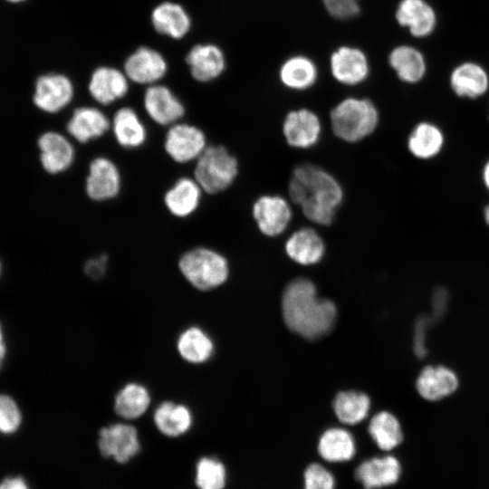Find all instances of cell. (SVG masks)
I'll list each match as a JSON object with an SVG mask.
<instances>
[{"label": "cell", "instance_id": "cell-1", "mask_svg": "<svg viewBox=\"0 0 489 489\" xmlns=\"http://www.w3.org/2000/svg\"><path fill=\"white\" fill-rule=\"evenodd\" d=\"M287 197L314 226H331L341 207L344 187L321 166L303 162L295 166L287 184Z\"/></svg>", "mask_w": 489, "mask_h": 489}, {"label": "cell", "instance_id": "cell-2", "mask_svg": "<svg viewBox=\"0 0 489 489\" xmlns=\"http://www.w3.org/2000/svg\"><path fill=\"white\" fill-rule=\"evenodd\" d=\"M282 312L286 326L308 340H317L330 333L337 318L335 304L320 299L314 283L303 277L295 278L286 285Z\"/></svg>", "mask_w": 489, "mask_h": 489}, {"label": "cell", "instance_id": "cell-3", "mask_svg": "<svg viewBox=\"0 0 489 489\" xmlns=\"http://www.w3.org/2000/svg\"><path fill=\"white\" fill-rule=\"evenodd\" d=\"M329 121L336 139L347 144H357L376 132L380 114L371 100L350 96L331 108Z\"/></svg>", "mask_w": 489, "mask_h": 489}, {"label": "cell", "instance_id": "cell-4", "mask_svg": "<svg viewBox=\"0 0 489 489\" xmlns=\"http://www.w3.org/2000/svg\"><path fill=\"white\" fill-rule=\"evenodd\" d=\"M239 174L237 158L223 145H209L197 158L194 178L210 195L228 189Z\"/></svg>", "mask_w": 489, "mask_h": 489}, {"label": "cell", "instance_id": "cell-5", "mask_svg": "<svg viewBox=\"0 0 489 489\" xmlns=\"http://www.w3.org/2000/svg\"><path fill=\"white\" fill-rule=\"evenodd\" d=\"M178 268L185 279L199 291H210L222 285L229 275L227 259L207 247H196L184 253Z\"/></svg>", "mask_w": 489, "mask_h": 489}, {"label": "cell", "instance_id": "cell-6", "mask_svg": "<svg viewBox=\"0 0 489 489\" xmlns=\"http://www.w3.org/2000/svg\"><path fill=\"white\" fill-rule=\"evenodd\" d=\"M251 215L261 235L276 238L284 235L292 222V203L283 195L264 193L254 200Z\"/></svg>", "mask_w": 489, "mask_h": 489}, {"label": "cell", "instance_id": "cell-7", "mask_svg": "<svg viewBox=\"0 0 489 489\" xmlns=\"http://www.w3.org/2000/svg\"><path fill=\"white\" fill-rule=\"evenodd\" d=\"M282 135L285 143L293 149L308 150L321 140L323 123L320 115L309 108L289 110L283 119Z\"/></svg>", "mask_w": 489, "mask_h": 489}, {"label": "cell", "instance_id": "cell-8", "mask_svg": "<svg viewBox=\"0 0 489 489\" xmlns=\"http://www.w3.org/2000/svg\"><path fill=\"white\" fill-rule=\"evenodd\" d=\"M460 384V377L453 368L445 364H427L418 372L415 388L422 399L436 403L455 395Z\"/></svg>", "mask_w": 489, "mask_h": 489}, {"label": "cell", "instance_id": "cell-9", "mask_svg": "<svg viewBox=\"0 0 489 489\" xmlns=\"http://www.w3.org/2000/svg\"><path fill=\"white\" fill-rule=\"evenodd\" d=\"M206 147L204 131L191 124L177 122L170 126L165 136V151L177 163L197 160Z\"/></svg>", "mask_w": 489, "mask_h": 489}, {"label": "cell", "instance_id": "cell-10", "mask_svg": "<svg viewBox=\"0 0 489 489\" xmlns=\"http://www.w3.org/2000/svg\"><path fill=\"white\" fill-rule=\"evenodd\" d=\"M98 446L103 456L112 457L119 463L128 462L140 449L137 429L126 423H115L101 428Z\"/></svg>", "mask_w": 489, "mask_h": 489}, {"label": "cell", "instance_id": "cell-11", "mask_svg": "<svg viewBox=\"0 0 489 489\" xmlns=\"http://www.w3.org/2000/svg\"><path fill=\"white\" fill-rule=\"evenodd\" d=\"M283 247L292 261L305 266L320 263L326 253L324 238L312 225L292 231L285 239Z\"/></svg>", "mask_w": 489, "mask_h": 489}, {"label": "cell", "instance_id": "cell-12", "mask_svg": "<svg viewBox=\"0 0 489 489\" xmlns=\"http://www.w3.org/2000/svg\"><path fill=\"white\" fill-rule=\"evenodd\" d=\"M120 187V173L112 160L97 157L91 161L85 180V192L90 199L97 202L110 200L119 195Z\"/></svg>", "mask_w": 489, "mask_h": 489}, {"label": "cell", "instance_id": "cell-13", "mask_svg": "<svg viewBox=\"0 0 489 489\" xmlns=\"http://www.w3.org/2000/svg\"><path fill=\"white\" fill-rule=\"evenodd\" d=\"M333 78L345 86H357L369 74V64L365 53L354 47L342 46L332 53L330 59Z\"/></svg>", "mask_w": 489, "mask_h": 489}, {"label": "cell", "instance_id": "cell-14", "mask_svg": "<svg viewBox=\"0 0 489 489\" xmlns=\"http://www.w3.org/2000/svg\"><path fill=\"white\" fill-rule=\"evenodd\" d=\"M72 96L73 87L66 76L46 74L36 81L34 102L40 110L55 113L65 108Z\"/></svg>", "mask_w": 489, "mask_h": 489}, {"label": "cell", "instance_id": "cell-15", "mask_svg": "<svg viewBox=\"0 0 489 489\" xmlns=\"http://www.w3.org/2000/svg\"><path fill=\"white\" fill-rule=\"evenodd\" d=\"M144 108L149 117L161 126H171L185 114V107L180 101L162 85H153L146 90Z\"/></svg>", "mask_w": 489, "mask_h": 489}, {"label": "cell", "instance_id": "cell-16", "mask_svg": "<svg viewBox=\"0 0 489 489\" xmlns=\"http://www.w3.org/2000/svg\"><path fill=\"white\" fill-rule=\"evenodd\" d=\"M41 151L40 159L44 170L50 174H59L67 170L75 158L72 144L63 135L47 131L38 139Z\"/></svg>", "mask_w": 489, "mask_h": 489}, {"label": "cell", "instance_id": "cell-17", "mask_svg": "<svg viewBox=\"0 0 489 489\" xmlns=\"http://www.w3.org/2000/svg\"><path fill=\"white\" fill-rule=\"evenodd\" d=\"M110 127L108 117L94 107L77 108L66 125L68 133L82 144L103 136Z\"/></svg>", "mask_w": 489, "mask_h": 489}, {"label": "cell", "instance_id": "cell-18", "mask_svg": "<svg viewBox=\"0 0 489 489\" xmlns=\"http://www.w3.org/2000/svg\"><path fill=\"white\" fill-rule=\"evenodd\" d=\"M398 23L415 37L429 35L436 24V13L425 0H401L396 11Z\"/></svg>", "mask_w": 489, "mask_h": 489}, {"label": "cell", "instance_id": "cell-19", "mask_svg": "<svg viewBox=\"0 0 489 489\" xmlns=\"http://www.w3.org/2000/svg\"><path fill=\"white\" fill-rule=\"evenodd\" d=\"M202 192L204 191L195 178L179 177L165 193V206L174 216H189L198 208Z\"/></svg>", "mask_w": 489, "mask_h": 489}, {"label": "cell", "instance_id": "cell-20", "mask_svg": "<svg viewBox=\"0 0 489 489\" xmlns=\"http://www.w3.org/2000/svg\"><path fill=\"white\" fill-rule=\"evenodd\" d=\"M400 473L398 459L388 455L364 461L356 469L355 476L365 489H376L395 484Z\"/></svg>", "mask_w": 489, "mask_h": 489}, {"label": "cell", "instance_id": "cell-21", "mask_svg": "<svg viewBox=\"0 0 489 489\" xmlns=\"http://www.w3.org/2000/svg\"><path fill=\"white\" fill-rule=\"evenodd\" d=\"M167 65L163 57L151 49L139 48L125 62V72L133 82L153 83L162 78Z\"/></svg>", "mask_w": 489, "mask_h": 489}, {"label": "cell", "instance_id": "cell-22", "mask_svg": "<svg viewBox=\"0 0 489 489\" xmlns=\"http://www.w3.org/2000/svg\"><path fill=\"white\" fill-rule=\"evenodd\" d=\"M444 145L445 135L442 129L429 121L416 124L407 139L408 152L421 160L436 158L442 151Z\"/></svg>", "mask_w": 489, "mask_h": 489}, {"label": "cell", "instance_id": "cell-23", "mask_svg": "<svg viewBox=\"0 0 489 489\" xmlns=\"http://www.w3.org/2000/svg\"><path fill=\"white\" fill-rule=\"evenodd\" d=\"M450 86L459 97L476 99L489 89L486 71L475 62H464L456 66L450 75Z\"/></svg>", "mask_w": 489, "mask_h": 489}, {"label": "cell", "instance_id": "cell-24", "mask_svg": "<svg viewBox=\"0 0 489 489\" xmlns=\"http://www.w3.org/2000/svg\"><path fill=\"white\" fill-rule=\"evenodd\" d=\"M89 91L96 101L108 105L127 94L128 82L120 71L100 67L91 75Z\"/></svg>", "mask_w": 489, "mask_h": 489}, {"label": "cell", "instance_id": "cell-25", "mask_svg": "<svg viewBox=\"0 0 489 489\" xmlns=\"http://www.w3.org/2000/svg\"><path fill=\"white\" fill-rule=\"evenodd\" d=\"M153 421L161 434L177 437L191 428L193 415L186 405L167 400L161 402L155 409Z\"/></svg>", "mask_w": 489, "mask_h": 489}, {"label": "cell", "instance_id": "cell-26", "mask_svg": "<svg viewBox=\"0 0 489 489\" xmlns=\"http://www.w3.org/2000/svg\"><path fill=\"white\" fill-rule=\"evenodd\" d=\"M192 76L199 82H208L217 78L225 69L222 51L212 44L196 45L187 56Z\"/></svg>", "mask_w": 489, "mask_h": 489}, {"label": "cell", "instance_id": "cell-27", "mask_svg": "<svg viewBox=\"0 0 489 489\" xmlns=\"http://www.w3.org/2000/svg\"><path fill=\"white\" fill-rule=\"evenodd\" d=\"M279 79L284 87L292 91H306L317 82V66L306 56H292L281 65Z\"/></svg>", "mask_w": 489, "mask_h": 489}, {"label": "cell", "instance_id": "cell-28", "mask_svg": "<svg viewBox=\"0 0 489 489\" xmlns=\"http://www.w3.org/2000/svg\"><path fill=\"white\" fill-rule=\"evenodd\" d=\"M116 141L125 149H136L147 139V129L137 112L129 107L119 109L112 119Z\"/></svg>", "mask_w": 489, "mask_h": 489}, {"label": "cell", "instance_id": "cell-29", "mask_svg": "<svg viewBox=\"0 0 489 489\" xmlns=\"http://www.w3.org/2000/svg\"><path fill=\"white\" fill-rule=\"evenodd\" d=\"M151 403L149 389L142 384H125L114 398L115 413L123 419L133 420L143 416Z\"/></svg>", "mask_w": 489, "mask_h": 489}, {"label": "cell", "instance_id": "cell-30", "mask_svg": "<svg viewBox=\"0 0 489 489\" xmlns=\"http://www.w3.org/2000/svg\"><path fill=\"white\" fill-rule=\"evenodd\" d=\"M177 349L185 361L201 364L212 357L215 346L212 339L204 330L197 326H190L179 334Z\"/></svg>", "mask_w": 489, "mask_h": 489}, {"label": "cell", "instance_id": "cell-31", "mask_svg": "<svg viewBox=\"0 0 489 489\" xmlns=\"http://www.w3.org/2000/svg\"><path fill=\"white\" fill-rule=\"evenodd\" d=\"M388 63L398 79L407 83H417L426 73V62L423 54L409 45L394 48L388 56Z\"/></svg>", "mask_w": 489, "mask_h": 489}, {"label": "cell", "instance_id": "cell-32", "mask_svg": "<svg viewBox=\"0 0 489 489\" xmlns=\"http://www.w3.org/2000/svg\"><path fill=\"white\" fill-rule=\"evenodd\" d=\"M318 451L320 455L328 462L348 461L355 454V442L347 430L331 428L321 436Z\"/></svg>", "mask_w": 489, "mask_h": 489}, {"label": "cell", "instance_id": "cell-33", "mask_svg": "<svg viewBox=\"0 0 489 489\" xmlns=\"http://www.w3.org/2000/svg\"><path fill=\"white\" fill-rule=\"evenodd\" d=\"M155 29L173 38L184 36L190 26V20L181 6L172 3H163L152 13Z\"/></svg>", "mask_w": 489, "mask_h": 489}, {"label": "cell", "instance_id": "cell-34", "mask_svg": "<svg viewBox=\"0 0 489 489\" xmlns=\"http://www.w3.org/2000/svg\"><path fill=\"white\" fill-rule=\"evenodd\" d=\"M369 433L377 446L385 451L394 449L403 440L399 420L388 411L379 412L372 417L369 425Z\"/></svg>", "mask_w": 489, "mask_h": 489}, {"label": "cell", "instance_id": "cell-35", "mask_svg": "<svg viewBox=\"0 0 489 489\" xmlns=\"http://www.w3.org/2000/svg\"><path fill=\"white\" fill-rule=\"evenodd\" d=\"M370 406L369 397L359 391H342L334 398L333 409L339 420L347 425H355L368 415Z\"/></svg>", "mask_w": 489, "mask_h": 489}, {"label": "cell", "instance_id": "cell-36", "mask_svg": "<svg viewBox=\"0 0 489 489\" xmlns=\"http://www.w3.org/2000/svg\"><path fill=\"white\" fill-rule=\"evenodd\" d=\"M225 479V468L217 459L203 457L197 462L196 484L199 489H224Z\"/></svg>", "mask_w": 489, "mask_h": 489}, {"label": "cell", "instance_id": "cell-37", "mask_svg": "<svg viewBox=\"0 0 489 489\" xmlns=\"http://www.w3.org/2000/svg\"><path fill=\"white\" fill-rule=\"evenodd\" d=\"M21 421V412L15 401L7 395L0 394V433H14Z\"/></svg>", "mask_w": 489, "mask_h": 489}, {"label": "cell", "instance_id": "cell-38", "mask_svg": "<svg viewBox=\"0 0 489 489\" xmlns=\"http://www.w3.org/2000/svg\"><path fill=\"white\" fill-rule=\"evenodd\" d=\"M304 489H334V478L322 465L312 464L304 472Z\"/></svg>", "mask_w": 489, "mask_h": 489}, {"label": "cell", "instance_id": "cell-39", "mask_svg": "<svg viewBox=\"0 0 489 489\" xmlns=\"http://www.w3.org/2000/svg\"><path fill=\"white\" fill-rule=\"evenodd\" d=\"M328 13L336 19L347 20L360 13L358 0H321Z\"/></svg>", "mask_w": 489, "mask_h": 489}, {"label": "cell", "instance_id": "cell-40", "mask_svg": "<svg viewBox=\"0 0 489 489\" xmlns=\"http://www.w3.org/2000/svg\"><path fill=\"white\" fill-rule=\"evenodd\" d=\"M432 320V318L427 315H422L416 321L413 336V350L418 359L426 358L428 353L427 333Z\"/></svg>", "mask_w": 489, "mask_h": 489}, {"label": "cell", "instance_id": "cell-41", "mask_svg": "<svg viewBox=\"0 0 489 489\" xmlns=\"http://www.w3.org/2000/svg\"><path fill=\"white\" fill-rule=\"evenodd\" d=\"M108 257L101 254L98 257L88 260L84 264V273L93 280H99L105 274Z\"/></svg>", "mask_w": 489, "mask_h": 489}, {"label": "cell", "instance_id": "cell-42", "mask_svg": "<svg viewBox=\"0 0 489 489\" xmlns=\"http://www.w3.org/2000/svg\"><path fill=\"white\" fill-rule=\"evenodd\" d=\"M448 294L445 289H437L434 292L432 297L433 317L432 319L439 318L445 314L446 311Z\"/></svg>", "mask_w": 489, "mask_h": 489}, {"label": "cell", "instance_id": "cell-43", "mask_svg": "<svg viewBox=\"0 0 489 489\" xmlns=\"http://www.w3.org/2000/svg\"><path fill=\"white\" fill-rule=\"evenodd\" d=\"M0 489H29L24 478L8 477L2 481Z\"/></svg>", "mask_w": 489, "mask_h": 489}, {"label": "cell", "instance_id": "cell-44", "mask_svg": "<svg viewBox=\"0 0 489 489\" xmlns=\"http://www.w3.org/2000/svg\"><path fill=\"white\" fill-rule=\"evenodd\" d=\"M5 351H6V348H5V345L4 335H3V331H2V328H1V324H0V369H1V367L3 365V362H4V360H5Z\"/></svg>", "mask_w": 489, "mask_h": 489}, {"label": "cell", "instance_id": "cell-45", "mask_svg": "<svg viewBox=\"0 0 489 489\" xmlns=\"http://www.w3.org/2000/svg\"><path fill=\"white\" fill-rule=\"evenodd\" d=\"M482 178L484 185L489 190V160L484 165L482 170Z\"/></svg>", "mask_w": 489, "mask_h": 489}, {"label": "cell", "instance_id": "cell-46", "mask_svg": "<svg viewBox=\"0 0 489 489\" xmlns=\"http://www.w3.org/2000/svg\"><path fill=\"white\" fill-rule=\"evenodd\" d=\"M484 218L486 225L489 226V204L484 209Z\"/></svg>", "mask_w": 489, "mask_h": 489}, {"label": "cell", "instance_id": "cell-47", "mask_svg": "<svg viewBox=\"0 0 489 489\" xmlns=\"http://www.w3.org/2000/svg\"><path fill=\"white\" fill-rule=\"evenodd\" d=\"M7 1L14 2V3H17V2L24 1V0H7Z\"/></svg>", "mask_w": 489, "mask_h": 489}, {"label": "cell", "instance_id": "cell-48", "mask_svg": "<svg viewBox=\"0 0 489 489\" xmlns=\"http://www.w3.org/2000/svg\"><path fill=\"white\" fill-rule=\"evenodd\" d=\"M0 273H1V264H0Z\"/></svg>", "mask_w": 489, "mask_h": 489}]
</instances>
